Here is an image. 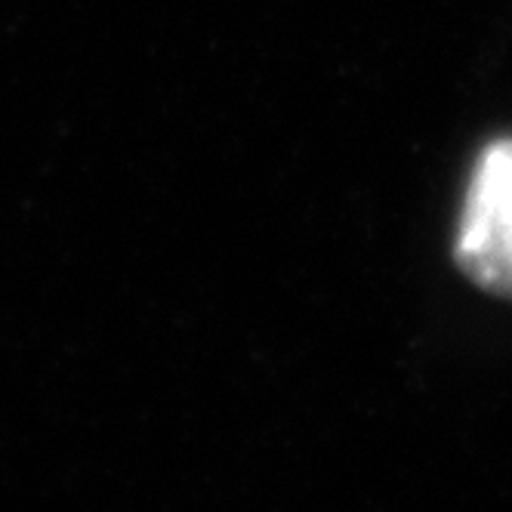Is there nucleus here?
I'll return each mask as SVG.
<instances>
[{
    "instance_id": "1",
    "label": "nucleus",
    "mask_w": 512,
    "mask_h": 512,
    "mask_svg": "<svg viewBox=\"0 0 512 512\" xmlns=\"http://www.w3.org/2000/svg\"><path fill=\"white\" fill-rule=\"evenodd\" d=\"M454 266L485 294L512 303V136L475 158L454 238Z\"/></svg>"
}]
</instances>
